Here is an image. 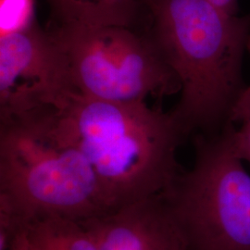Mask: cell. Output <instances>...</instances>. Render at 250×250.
I'll return each mask as SVG.
<instances>
[{"label": "cell", "instance_id": "7c38bea8", "mask_svg": "<svg viewBox=\"0 0 250 250\" xmlns=\"http://www.w3.org/2000/svg\"><path fill=\"white\" fill-rule=\"evenodd\" d=\"M9 250H36L28 235V228L13 242Z\"/></svg>", "mask_w": 250, "mask_h": 250}, {"label": "cell", "instance_id": "9c48e42d", "mask_svg": "<svg viewBox=\"0 0 250 250\" xmlns=\"http://www.w3.org/2000/svg\"><path fill=\"white\" fill-rule=\"evenodd\" d=\"M28 235L36 250H99L80 222L70 219H38L29 224Z\"/></svg>", "mask_w": 250, "mask_h": 250}, {"label": "cell", "instance_id": "ba28073f", "mask_svg": "<svg viewBox=\"0 0 250 250\" xmlns=\"http://www.w3.org/2000/svg\"><path fill=\"white\" fill-rule=\"evenodd\" d=\"M58 24L133 28L140 0H46Z\"/></svg>", "mask_w": 250, "mask_h": 250}, {"label": "cell", "instance_id": "30bf717a", "mask_svg": "<svg viewBox=\"0 0 250 250\" xmlns=\"http://www.w3.org/2000/svg\"><path fill=\"white\" fill-rule=\"evenodd\" d=\"M248 51L250 54V40ZM224 126L230 134L236 155L250 163V85L245 86L235 99Z\"/></svg>", "mask_w": 250, "mask_h": 250}, {"label": "cell", "instance_id": "3957f363", "mask_svg": "<svg viewBox=\"0 0 250 250\" xmlns=\"http://www.w3.org/2000/svg\"><path fill=\"white\" fill-rule=\"evenodd\" d=\"M57 107L0 118V197L29 224L83 221L110 211L89 161L61 134Z\"/></svg>", "mask_w": 250, "mask_h": 250}, {"label": "cell", "instance_id": "5b68a950", "mask_svg": "<svg viewBox=\"0 0 250 250\" xmlns=\"http://www.w3.org/2000/svg\"><path fill=\"white\" fill-rule=\"evenodd\" d=\"M79 94L109 102H139L180 92L181 85L148 33L131 27L57 24Z\"/></svg>", "mask_w": 250, "mask_h": 250}, {"label": "cell", "instance_id": "7a4b0ae2", "mask_svg": "<svg viewBox=\"0 0 250 250\" xmlns=\"http://www.w3.org/2000/svg\"><path fill=\"white\" fill-rule=\"evenodd\" d=\"M148 34L178 79L172 110L188 134L223 128L246 86L242 62L250 40V13L230 14L210 0H140Z\"/></svg>", "mask_w": 250, "mask_h": 250}, {"label": "cell", "instance_id": "6da1fadb", "mask_svg": "<svg viewBox=\"0 0 250 250\" xmlns=\"http://www.w3.org/2000/svg\"><path fill=\"white\" fill-rule=\"evenodd\" d=\"M56 125L89 161L110 211L165 192L182 171L177 150L188 134L172 110L76 93L56 109Z\"/></svg>", "mask_w": 250, "mask_h": 250}, {"label": "cell", "instance_id": "8fae6325", "mask_svg": "<svg viewBox=\"0 0 250 250\" xmlns=\"http://www.w3.org/2000/svg\"><path fill=\"white\" fill-rule=\"evenodd\" d=\"M35 21L34 0H1L0 36L22 30Z\"/></svg>", "mask_w": 250, "mask_h": 250}, {"label": "cell", "instance_id": "8992f818", "mask_svg": "<svg viewBox=\"0 0 250 250\" xmlns=\"http://www.w3.org/2000/svg\"><path fill=\"white\" fill-rule=\"evenodd\" d=\"M79 93L67 56L35 21L0 36V118L60 107Z\"/></svg>", "mask_w": 250, "mask_h": 250}, {"label": "cell", "instance_id": "52a82bcc", "mask_svg": "<svg viewBox=\"0 0 250 250\" xmlns=\"http://www.w3.org/2000/svg\"><path fill=\"white\" fill-rule=\"evenodd\" d=\"M80 223L99 250H188L163 193Z\"/></svg>", "mask_w": 250, "mask_h": 250}, {"label": "cell", "instance_id": "4fadbf2b", "mask_svg": "<svg viewBox=\"0 0 250 250\" xmlns=\"http://www.w3.org/2000/svg\"><path fill=\"white\" fill-rule=\"evenodd\" d=\"M217 7L230 14H238L237 0H210Z\"/></svg>", "mask_w": 250, "mask_h": 250}, {"label": "cell", "instance_id": "277c9868", "mask_svg": "<svg viewBox=\"0 0 250 250\" xmlns=\"http://www.w3.org/2000/svg\"><path fill=\"white\" fill-rule=\"evenodd\" d=\"M191 170L163 195L188 250H250V175L225 126L199 134Z\"/></svg>", "mask_w": 250, "mask_h": 250}]
</instances>
